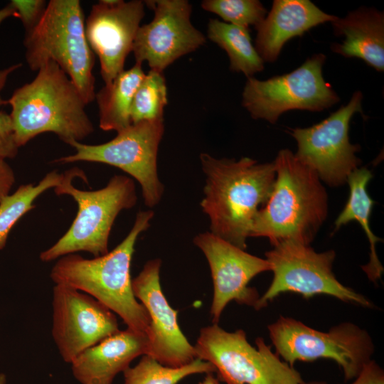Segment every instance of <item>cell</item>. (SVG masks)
Here are the masks:
<instances>
[{
	"mask_svg": "<svg viewBox=\"0 0 384 384\" xmlns=\"http://www.w3.org/2000/svg\"><path fill=\"white\" fill-rule=\"evenodd\" d=\"M200 159L206 176L201 206L210 219V232L245 250L259 206L270 195L274 163L249 157L218 159L206 153Z\"/></svg>",
	"mask_w": 384,
	"mask_h": 384,
	"instance_id": "obj_1",
	"label": "cell"
},
{
	"mask_svg": "<svg viewBox=\"0 0 384 384\" xmlns=\"http://www.w3.org/2000/svg\"><path fill=\"white\" fill-rule=\"evenodd\" d=\"M273 163L274 182L250 237L267 238L272 246L286 240L310 245L327 216L326 189L316 173L292 151L280 150Z\"/></svg>",
	"mask_w": 384,
	"mask_h": 384,
	"instance_id": "obj_2",
	"label": "cell"
},
{
	"mask_svg": "<svg viewBox=\"0 0 384 384\" xmlns=\"http://www.w3.org/2000/svg\"><path fill=\"white\" fill-rule=\"evenodd\" d=\"M153 216L151 210L139 211L125 238L104 255L87 259L73 253L58 258L51 279L92 297L117 314L127 328L146 334L150 319L134 294L130 267L137 240Z\"/></svg>",
	"mask_w": 384,
	"mask_h": 384,
	"instance_id": "obj_3",
	"label": "cell"
},
{
	"mask_svg": "<svg viewBox=\"0 0 384 384\" xmlns=\"http://www.w3.org/2000/svg\"><path fill=\"white\" fill-rule=\"evenodd\" d=\"M37 72L32 81L15 90L6 100L18 146L46 132L54 133L69 145L81 142L94 132V127L79 90L53 61Z\"/></svg>",
	"mask_w": 384,
	"mask_h": 384,
	"instance_id": "obj_4",
	"label": "cell"
},
{
	"mask_svg": "<svg viewBox=\"0 0 384 384\" xmlns=\"http://www.w3.org/2000/svg\"><path fill=\"white\" fill-rule=\"evenodd\" d=\"M23 45L31 70L53 61L73 82L87 105L95 99V56L86 38L80 1L50 0L39 23L26 33Z\"/></svg>",
	"mask_w": 384,
	"mask_h": 384,
	"instance_id": "obj_5",
	"label": "cell"
},
{
	"mask_svg": "<svg viewBox=\"0 0 384 384\" xmlns=\"http://www.w3.org/2000/svg\"><path fill=\"white\" fill-rule=\"evenodd\" d=\"M84 176L78 168L63 174L55 193L71 196L78 204V213L69 229L49 248L41 252L40 260L48 262L80 251L96 257L107 254L110 234L118 214L137 203L134 181L124 175H114L102 188L84 191L72 182Z\"/></svg>",
	"mask_w": 384,
	"mask_h": 384,
	"instance_id": "obj_6",
	"label": "cell"
},
{
	"mask_svg": "<svg viewBox=\"0 0 384 384\" xmlns=\"http://www.w3.org/2000/svg\"><path fill=\"white\" fill-rule=\"evenodd\" d=\"M254 347L242 329L228 332L218 324L203 328L194 346L196 358L210 363L225 384H304L302 375L273 353L262 338Z\"/></svg>",
	"mask_w": 384,
	"mask_h": 384,
	"instance_id": "obj_7",
	"label": "cell"
},
{
	"mask_svg": "<svg viewBox=\"0 0 384 384\" xmlns=\"http://www.w3.org/2000/svg\"><path fill=\"white\" fill-rule=\"evenodd\" d=\"M267 329L276 353L290 366L298 361L333 360L342 369L346 380L358 375L375 351L368 331L351 322L323 332L281 316Z\"/></svg>",
	"mask_w": 384,
	"mask_h": 384,
	"instance_id": "obj_8",
	"label": "cell"
},
{
	"mask_svg": "<svg viewBox=\"0 0 384 384\" xmlns=\"http://www.w3.org/2000/svg\"><path fill=\"white\" fill-rule=\"evenodd\" d=\"M265 256L273 278L260 297L257 310L288 292L299 294L305 299L324 294L363 307L373 306L365 296L336 279L332 270L336 257L333 250L316 252L309 245L286 240L274 245Z\"/></svg>",
	"mask_w": 384,
	"mask_h": 384,
	"instance_id": "obj_9",
	"label": "cell"
},
{
	"mask_svg": "<svg viewBox=\"0 0 384 384\" xmlns=\"http://www.w3.org/2000/svg\"><path fill=\"white\" fill-rule=\"evenodd\" d=\"M164 132V119L132 124L103 144L73 142L70 146L75 152L53 162L64 164L87 161L115 166L138 181L144 204L151 208L159 203L164 193L157 172V154Z\"/></svg>",
	"mask_w": 384,
	"mask_h": 384,
	"instance_id": "obj_10",
	"label": "cell"
},
{
	"mask_svg": "<svg viewBox=\"0 0 384 384\" xmlns=\"http://www.w3.org/2000/svg\"><path fill=\"white\" fill-rule=\"evenodd\" d=\"M326 56L317 53L294 70L266 80L247 78L242 106L253 119L276 123L279 116L293 110L321 112L340 99L322 75Z\"/></svg>",
	"mask_w": 384,
	"mask_h": 384,
	"instance_id": "obj_11",
	"label": "cell"
},
{
	"mask_svg": "<svg viewBox=\"0 0 384 384\" xmlns=\"http://www.w3.org/2000/svg\"><path fill=\"white\" fill-rule=\"evenodd\" d=\"M362 93L356 91L346 105L319 123L306 128L289 129L297 143V157L330 186L346 183L361 164L356 155L360 146L351 144L348 130L353 114H362Z\"/></svg>",
	"mask_w": 384,
	"mask_h": 384,
	"instance_id": "obj_12",
	"label": "cell"
},
{
	"mask_svg": "<svg viewBox=\"0 0 384 384\" xmlns=\"http://www.w3.org/2000/svg\"><path fill=\"white\" fill-rule=\"evenodd\" d=\"M52 336L68 363L90 347L117 332L115 314L92 297L71 287L53 289Z\"/></svg>",
	"mask_w": 384,
	"mask_h": 384,
	"instance_id": "obj_13",
	"label": "cell"
},
{
	"mask_svg": "<svg viewBox=\"0 0 384 384\" xmlns=\"http://www.w3.org/2000/svg\"><path fill=\"white\" fill-rule=\"evenodd\" d=\"M152 21L139 28L132 47L136 63L147 62L151 70L163 72L180 57L206 43L205 36L191 23L186 0H149Z\"/></svg>",
	"mask_w": 384,
	"mask_h": 384,
	"instance_id": "obj_14",
	"label": "cell"
},
{
	"mask_svg": "<svg viewBox=\"0 0 384 384\" xmlns=\"http://www.w3.org/2000/svg\"><path fill=\"white\" fill-rule=\"evenodd\" d=\"M193 243L203 252L210 269L213 282L210 314L213 324H218L223 309L231 301L257 309L260 297L248 284L257 274L271 270L269 262L210 232L198 234Z\"/></svg>",
	"mask_w": 384,
	"mask_h": 384,
	"instance_id": "obj_15",
	"label": "cell"
},
{
	"mask_svg": "<svg viewBox=\"0 0 384 384\" xmlns=\"http://www.w3.org/2000/svg\"><path fill=\"white\" fill-rule=\"evenodd\" d=\"M144 16L139 0H101L92 5L85 21L88 44L99 58L105 85L121 72Z\"/></svg>",
	"mask_w": 384,
	"mask_h": 384,
	"instance_id": "obj_16",
	"label": "cell"
},
{
	"mask_svg": "<svg viewBox=\"0 0 384 384\" xmlns=\"http://www.w3.org/2000/svg\"><path fill=\"white\" fill-rule=\"evenodd\" d=\"M159 259L149 260L132 281L137 299L146 309L150 319L146 333L149 356L170 367L187 365L196 358L194 346L180 329L178 311L170 306L160 284Z\"/></svg>",
	"mask_w": 384,
	"mask_h": 384,
	"instance_id": "obj_17",
	"label": "cell"
},
{
	"mask_svg": "<svg viewBox=\"0 0 384 384\" xmlns=\"http://www.w3.org/2000/svg\"><path fill=\"white\" fill-rule=\"evenodd\" d=\"M148 352L146 334L119 330L76 357L70 363L72 373L81 384H112L135 358Z\"/></svg>",
	"mask_w": 384,
	"mask_h": 384,
	"instance_id": "obj_18",
	"label": "cell"
},
{
	"mask_svg": "<svg viewBox=\"0 0 384 384\" xmlns=\"http://www.w3.org/2000/svg\"><path fill=\"white\" fill-rule=\"evenodd\" d=\"M337 18L309 0H274L267 16L255 27V48L263 61L274 62L289 40Z\"/></svg>",
	"mask_w": 384,
	"mask_h": 384,
	"instance_id": "obj_19",
	"label": "cell"
},
{
	"mask_svg": "<svg viewBox=\"0 0 384 384\" xmlns=\"http://www.w3.org/2000/svg\"><path fill=\"white\" fill-rule=\"evenodd\" d=\"M334 34L343 36L331 50L346 58L356 57L379 72L384 70V14L373 8L362 7L331 22Z\"/></svg>",
	"mask_w": 384,
	"mask_h": 384,
	"instance_id": "obj_20",
	"label": "cell"
},
{
	"mask_svg": "<svg viewBox=\"0 0 384 384\" xmlns=\"http://www.w3.org/2000/svg\"><path fill=\"white\" fill-rule=\"evenodd\" d=\"M373 177L371 171L367 168L356 169L348 176L347 182L350 188L348 201L334 223V231L352 220L358 221L368 239L370 244V259L362 266L368 278L376 283L383 272V267L377 253L376 244L382 239L375 235L370 228V217L374 201L367 192V185Z\"/></svg>",
	"mask_w": 384,
	"mask_h": 384,
	"instance_id": "obj_21",
	"label": "cell"
},
{
	"mask_svg": "<svg viewBox=\"0 0 384 384\" xmlns=\"http://www.w3.org/2000/svg\"><path fill=\"white\" fill-rule=\"evenodd\" d=\"M142 65L135 63L131 68L124 70L95 94L101 129L118 132L132 124L133 97L145 75Z\"/></svg>",
	"mask_w": 384,
	"mask_h": 384,
	"instance_id": "obj_22",
	"label": "cell"
},
{
	"mask_svg": "<svg viewBox=\"0 0 384 384\" xmlns=\"http://www.w3.org/2000/svg\"><path fill=\"white\" fill-rule=\"evenodd\" d=\"M207 36L227 53L232 71L242 73L250 78L263 70L264 61L252 45L249 28L211 18Z\"/></svg>",
	"mask_w": 384,
	"mask_h": 384,
	"instance_id": "obj_23",
	"label": "cell"
},
{
	"mask_svg": "<svg viewBox=\"0 0 384 384\" xmlns=\"http://www.w3.org/2000/svg\"><path fill=\"white\" fill-rule=\"evenodd\" d=\"M63 177V174L50 171L37 184H22L0 201V250L5 247L9 233L17 221L35 207L36 199L58 186Z\"/></svg>",
	"mask_w": 384,
	"mask_h": 384,
	"instance_id": "obj_24",
	"label": "cell"
},
{
	"mask_svg": "<svg viewBox=\"0 0 384 384\" xmlns=\"http://www.w3.org/2000/svg\"><path fill=\"white\" fill-rule=\"evenodd\" d=\"M215 371L210 363L198 358L187 365L170 367L149 355H143L136 366H129L122 373L124 384H177L191 375Z\"/></svg>",
	"mask_w": 384,
	"mask_h": 384,
	"instance_id": "obj_25",
	"label": "cell"
},
{
	"mask_svg": "<svg viewBox=\"0 0 384 384\" xmlns=\"http://www.w3.org/2000/svg\"><path fill=\"white\" fill-rule=\"evenodd\" d=\"M167 89L163 72L150 70L137 87L131 107L132 124L164 119Z\"/></svg>",
	"mask_w": 384,
	"mask_h": 384,
	"instance_id": "obj_26",
	"label": "cell"
},
{
	"mask_svg": "<svg viewBox=\"0 0 384 384\" xmlns=\"http://www.w3.org/2000/svg\"><path fill=\"white\" fill-rule=\"evenodd\" d=\"M203 9L219 16L225 23L248 28L265 18L267 10L257 0H205Z\"/></svg>",
	"mask_w": 384,
	"mask_h": 384,
	"instance_id": "obj_27",
	"label": "cell"
},
{
	"mask_svg": "<svg viewBox=\"0 0 384 384\" xmlns=\"http://www.w3.org/2000/svg\"><path fill=\"white\" fill-rule=\"evenodd\" d=\"M11 4L21 21L26 33L31 31L41 21L48 3L44 0H12Z\"/></svg>",
	"mask_w": 384,
	"mask_h": 384,
	"instance_id": "obj_28",
	"label": "cell"
},
{
	"mask_svg": "<svg viewBox=\"0 0 384 384\" xmlns=\"http://www.w3.org/2000/svg\"><path fill=\"white\" fill-rule=\"evenodd\" d=\"M6 81L0 82V92ZM6 100L0 95V107L6 105ZM18 146L10 114L0 110V159H14L18 154Z\"/></svg>",
	"mask_w": 384,
	"mask_h": 384,
	"instance_id": "obj_29",
	"label": "cell"
},
{
	"mask_svg": "<svg viewBox=\"0 0 384 384\" xmlns=\"http://www.w3.org/2000/svg\"><path fill=\"white\" fill-rule=\"evenodd\" d=\"M351 384H384V371L374 360L366 363Z\"/></svg>",
	"mask_w": 384,
	"mask_h": 384,
	"instance_id": "obj_30",
	"label": "cell"
},
{
	"mask_svg": "<svg viewBox=\"0 0 384 384\" xmlns=\"http://www.w3.org/2000/svg\"><path fill=\"white\" fill-rule=\"evenodd\" d=\"M15 181L12 168L5 159H0V201L10 193Z\"/></svg>",
	"mask_w": 384,
	"mask_h": 384,
	"instance_id": "obj_31",
	"label": "cell"
},
{
	"mask_svg": "<svg viewBox=\"0 0 384 384\" xmlns=\"http://www.w3.org/2000/svg\"><path fill=\"white\" fill-rule=\"evenodd\" d=\"M11 16H15L16 11L11 3H9L7 6L0 9V24L7 18H9Z\"/></svg>",
	"mask_w": 384,
	"mask_h": 384,
	"instance_id": "obj_32",
	"label": "cell"
},
{
	"mask_svg": "<svg viewBox=\"0 0 384 384\" xmlns=\"http://www.w3.org/2000/svg\"><path fill=\"white\" fill-rule=\"evenodd\" d=\"M21 66V64H16L10 66L8 68L0 70V82L6 80L9 74Z\"/></svg>",
	"mask_w": 384,
	"mask_h": 384,
	"instance_id": "obj_33",
	"label": "cell"
},
{
	"mask_svg": "<svg viewBox=\"0 0 384 384\" xmlns=\"http://www.w3.org/2000/svg\"><path fill=\"white\" fill-rule=\"evenodd\" d=\"M200 384H220L219 380L216 378L213 373H207L204 379Z\"/></svg>",
	"mask_w": 384,
	"mask_h": 384,
	"instance_id": "obj_34",
	"label": "cell"
},
{
	"mask_svg": "<svg viewBox=\"0 0 384 384\" xmlns=\"http://www.w3.org/2000/svg\"><path fill=\"white\" fill-rule=\"evenodd\" d=\"M6 375L3 373H0V384H6Z\"/></svg>",
	"mask_w": 384,
	"mask_h": 384,
	"instance_id": "obj_35",
	"label": "cell"
},
{
	"mask_svg": "<svg viewBox=\"0 0 384 384\" xmlns=\"http://www.w3.org/2000/svg\"><path fill=\"white\" fill-rule=\"evenodd\" d=\"M304 384H327L326 382L324 380H311L309 382H304Z\"/></svg>",
	"mask_w": 384,
	"mask_h": 384,
	"instance_id": "obj_36",
	"label": "cell"
}]
</instances>
